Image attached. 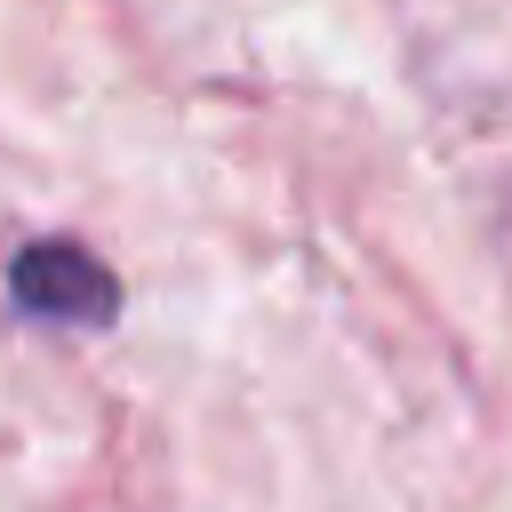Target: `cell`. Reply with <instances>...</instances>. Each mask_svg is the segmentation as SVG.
Wrapping results in <instances>:
<instances>
[{
    "mask_svg": "<svg viewBox=\"0 0 512 512\" xmlns=\"http://www.w3.org/2000/svg\"><path fill=\"white\" fill-rule=\"evenodd\" d=\"M8 296H16V312L56 320V328H104V320L120 312V280H112L88 248H72V240H32V248H16Z\"/></svg>",
    "mask_w": 512,
    "mask_h": 512,
    "instance_id": "6da1fadb",
    "label": "cell"
}]
</instances>
